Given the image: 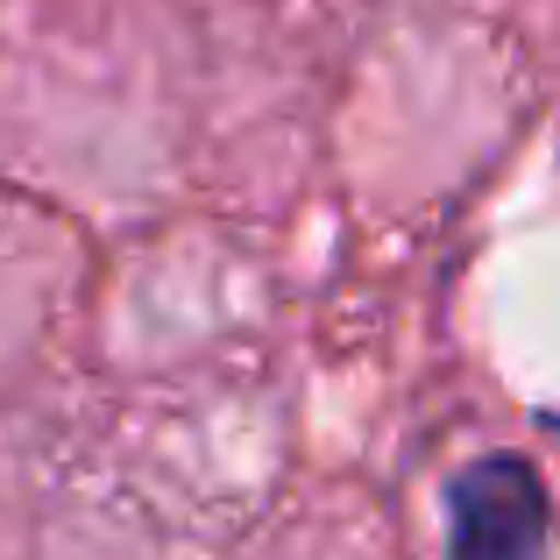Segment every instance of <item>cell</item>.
<instances>
[{
    "label": "cell",
    "instance_id": "cell-1",
    "mask_svg": "<svg viewBox=\"0 0 560 560\" xmlns=\"http://www.w3.org/2000/svg\"><path fill=\"white\" fill-rule=\"evenodd\" d=\"M547 553V482L518 454H482L454 482L447 560H539Z\"/></svg>",
    "mask_w": 560,
    "mask_h": 560
}]
</instances>
